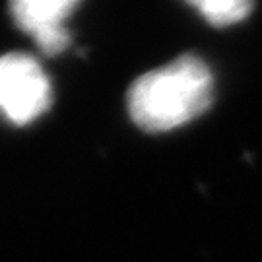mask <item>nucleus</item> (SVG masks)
<instances>
[{
	"instance_id": "1",
	"label": "nucleus",
	"mask_w": 262,
	"mask_h": 262,
	"mask_svg": "<svg viewBox=\"0 0 262 262\" xmlns=\"http://www.w3.org/2000/svg\"><path fill=\"white\" fill-rule=\"evenodd\" d=\"M214 99V74L194 55L142 74L128 92V113L142 130L159 134L198 119Z\"/></svg>"
},
{
	"instance_id": "2",
	"label": "nucleus",
	"mask_w": 262,
	"mask_h": 262,
	"mask_svg": "<svg viewBox=\"0 0 262 262\" xmlns=\"http://www.w3.org/2000/svg\"><path fill=\"white\" fill-rule=\"evenodd\" d=\"M51 105V82L35 58L0 56V115L14 124H28Z\"/></svg>"
},
{
	"instance_id": "3",
	"label": "nucleus",
	"mask_w": 262,
	"mask_h": 262,
	"mask_svg": "<svg viewBox=\"0 0 262 262\" xmlns=\"http://www.w3.org/2000/svg\"><path fill=\"white\" fill-rule=\"evenodd\" d=\"M76 6L72 0H21L14 2L10 10L18 28L35 39L41 51L56 55L68 43L66 19Z\"/></svg>"
},
{
	"instance_id": "4",
	"label": "nucleus",
	"mask_w": 262,
	"mask_h": 262,
	"mask_svg": "<svg viewBox=\"0 0 262 262\" xmlns=\"http://www.w3.org/2000/svg\"><path fill=\"white\" fill-rule=\"evenodd\" d=\"M190 6L214 28L235 26L243 21L254 8L253 2L247 0H202V2H190Z\"/></svg>"
}]
</instances>
